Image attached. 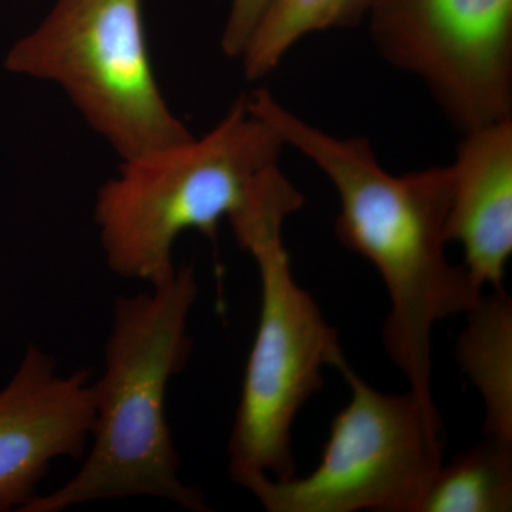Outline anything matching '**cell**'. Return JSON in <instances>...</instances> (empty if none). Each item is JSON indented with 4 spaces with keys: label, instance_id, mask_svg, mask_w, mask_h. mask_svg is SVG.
Listing matches in <instances>:
<instances>
[{
    "label": "cell",
    "instance_id": "7",
    "mask_svg": "<svg viewBox=\"0 0 512 512\" xmlns=\"http://www.w3.org/2000/svg\"><path fill=\"white\" fill-rule=\"evenodd\" d=\"M366 19L461 134L512 119V0H372Z\"/></svg>",
    "mask_w": 512,
    "mask_h": 512
},
{
    "label": "cell",
    "instance_id": "11",
    "mask_svg": "<svg viewBox=\"0 0 512 512\" xmlns=\"http://www.w3.org/2000/svg\"><path fill=\"white\" fill-rule=\"evenodd\" d=\"M372 0H271L239 60L251 82L269 76L299 40L323 30L352 28Z\"/></svg>",
    "mask_w": 512,
    "mask_h": 512
},
{
    "label": "cell",
    "instance_id": "3",
    "mask_svg": "<svg viewBox=\"0 0 512 512\" xmlns=\"http://www.w3.org/2000/svg\"><path fill=\"white\" fill-rule=\"evenodd\" d=\"M198 293L194 268L180 266L165 284L116 298L103 373L93 382L94 423L82 467L20 512H63L134 497L210 511L200 488L180 477L167 420L168 384L190 359L188 323Z\"/></svg>",
    "mask_w": 512,
    "mask_h": 512
},
{
    "label": "cell",
    "instance_id": "13",
    "mask_svg": "<svg viewBox=\"0 0 512 512\" xmlns=\"http://www.w3.org/2000/svg\"><path fill=\"white\" fill-rule=\"evenodd\" d=\"M269 2L271 0H231L221 36V49L225 55L239 60Z\"/></svg>",
    "mask_w": 512,
    "mask_h": 512
},
{
    "label": "cell",
    "instance_id": "9",
    "mask_svg": "<svg viewBox=\"0 0 512 512\" xmlns=\"http://www.w3.org/2000/svg\"><path fill=\"white\" fill-rule=\"evenodd\" d=\"M447 242L480 288L503 289L512 255V119L463 133L450 165Z\"/></svg>",
    "mask_w": 512,
    "mask_h": 512
},
{
    "label": "cell",
    "instance_id": "5",
    "mask_svg": "<svg viewBox=\"0 0 512 512\" xmlns=\"http://www.w3.org/2000/svg\"><path fill=\"white\" fill-rule=\"evenodd\" d=\"M352 399L330 424L318 467L305 477L242 484L268 512H419L444 463L446 433L436 403L413 390L382 393L345 355L335 365Z\"/></svg>",
    "mask_w": 512,
    "mask_h": 512
},
{
    "label": "cell",
    "instance_id": "1",
    "mask_svg": "<svg viewBox=\"0 0 512 512\" xmlns=\"http://www.w3.org/2000/svg\"><path fill=\"white\" fill-rule=\"evenodd\" d=\"M247 99L285 146L308 157L338 192L336 238L375 266L389 293L384 350L409 389L424 402L436 403L431 390L434 326L466 315L484 295L464 265L451 264L446 255L450 165L390 174L367 138L325 133L265 89Z\"/></svg>",
    "mask_w": 512,
    "mask_h": 512
},
{
    "label": "cell",
    "instance_id": "8",
    "mask_svg": "<svg viewBox=\"0 0 512 512\" xmlns=\"http://www.w3.org/2000/svg\"><path fill=\"white\" fill-rule=\"evenodd\" d=\"M93 423L92 373L63 375L55 357L29 345L0 387V512L22 511L55 461L82 460Z\"/></svg>",
    "mask_w": 512,
    "mask_h": 512
},
{
    "label": "cell",
    "instance_id": "4",
    "mask_svg": "<svg viewBox=\"0 0 512 512\" xmlns=\"http://www.w3.org/2000/svg\"><path fill=\"white\" fill-rule=\"evenodd\" d=\"M5 69L60 87L121 161L192 137L158 84L143 0H55Z\"/></svg>",
    "mask_w": 512,
    "mask_h": 512
},
{
    "label": "cell",
    "instance_id": "6",
    "mask_svg": "<svg viewBox=\"0 0 512 512\" xmlns=\"http://www.w3.org/2000/svg\"><path fill=\"white\" fill-rule=\"evenodd\" d=\"M284 225H265L242 247L258 268L261 312L228 440L229 476L241 487L295 476L293 421L343 356L338 332L293 276Z\"/></svg>",
    "mask_w": 512,
    "mask_h": 512
},
{
    "label": "cell",
    "instance_id": "10",
    "mask_svg": "<svg viewBox=\"0 0 512 512\" xmlns=\"http://www.w3.org/2000/svg\"><path fill=\"white\" fill-rule=\"evenodd\" d=\"M457 360L484 404V434L512 443V299L491 289L466 313Z\"/></svg>",
    "mask_w": 512,
    "mask_h": 512
},
{
    "label": "cell",
    "instance_id": "2",
    "mask_svg": "<svg viewBox=\"0 0 512 512\" xmlns=\"http://www.w3.org/2000/svg\"><path fill=\"white\" fill-rule=\"evenodd\" d=\"M284 147L244 96L205 136L121 161L94 201L110 271L163 285L177 271L174 245L184 232L215 244L222 221L234 232L266 212L301 210L305 197L279 165Z\"/></svg>",
    "mask_w": 512,
    "mask_h": 512
},
{
    "label": "cell",
    "instance_id": "12",
    "mask_svg": "<svg viewBox=\"0 0 512 512\" xmlns=\"http://www.w3.org/2000/svg\"><path fill=\"white\" fill-rule=\"evenodd\" d=\"M512 511V443L485 437L441 464L419 512Z\"/></svg>",
    "mask_w": 512,
    "mask_h": 512
}]
</instances>
